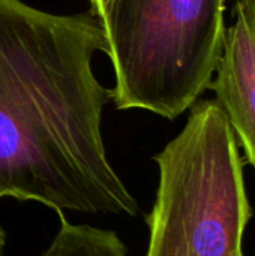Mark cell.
Masks as SVG:
<instances>
[{
	"label": "cell",
	"instance_id": "6da1fadb",
	"mask_svg": "<svg viewBox=\"0 0 255 256\" xmlns=\"http://www.w3.org/2000/svg\"><path fill=\"white\" fill-rule=\"evenodd\" d=\"M96 52L107 54V40L92 12L0 0V201H35L56 213H138L107 156L102 111L111 90L93 72Z\"/></svg>",
	"mask_w": 255,
	"mask_h": 256
},
{
	"label": "cell",
	"instance_id": "7a4b0ae2",
	"mask_svg": "<svg viewBox=\"0 0 255 256\" xmlns=\"http://www.w3.org/2000/svg\"><path fill=\"white\" fill-rule=\"evenodd\" d=\"M155 202L144 256H243L252 218L239 144L216 100H197L183 129L153 158Z\"/></svg>",
	"mask_w": 255,
	"mask_h": 256
},
{
	"label": "cell",
	"instance_id": "3957f363",
	"mask_svg": "<svg viewBox=\"0 0 255 256\" xmlns=\"http://www.w3.org/2000/svg\"><path fill=\"white\" fill-rule=\"evenodd\" d=\"M225 0H107L99 21L117 110L174 120L209 88L225 38Z\"/></svg>",
	"mask_w": 255,
	"mask_h": 256
},
{
	"label": "cell",
	"instance_id": "277c9868",
	"mask_svg": "<svg viewBox=\"0 0 255 256\" xmlns=\"http://www.w3.org/2000/svg\"><path fill=\"white\" fill-rule=\"evenodd\" d=\"M243 150V162L255 171V28L242 0L225 28L222 54L209 86Z\"/></svg>",
	"mask_w": 255,
	"mask_h": 256
},
{
	"label": "cell",
	"instance_id": "5b68a950",
	"mask_svg": "<svg viewBox=\"0 0 255 256\" xmlns=\"http://www.w3.org/2000/svg\"><path fill=\"white\" fill-rule=\"evenodd\" d=\"M59 230L41 256H128L126 244L113 230L71 224L57 213Z\"/></svg>",
	"mask_w": 255,
	"mask_h": 256
},
{
	"label": "cell",
	"instance_id": "8992f818",
	"mask_svg": "<svg viewBox=\"0 0 255 256\" xmlns=\"http://www.w3.org/2000/svg\"><path fill=\"white\" fill-rule=\"evenodd\" d=\"M245 9H246V14L249 16V21L251 24L254 26L255 28V0H242Z\"/></svg>",
	"mask_w": 255,
	"mask_h": 256
},
{
	"label": "cell",
	"instance_id": "52a82bcc",
	"mask_svg": "<svg viewBox=\"0 0 255 256\" xmlns=\"http://www.w3.org/2000/svg\"><path fill=\"white\" fill-rule=\"evenodd\" d=\"M105 3H107V0H90V6H92V10H90V12H92L93 15L99 16V14L102 12Z\"/></svg>",
	"mask_w": 255,
	"mask_h": 256
},
{
	"label": "cell",
	"instance_id": "ba28073f",
	"mask_svg": "<svg viewBox=\"0 0 255 256\" xmlns=\"http://www.w3.org/2000/svg\"><path fill=\"white\" fill-rule=\"evenodd\" d=\"M5 246H6V232L0 226V256H5Z\"/></svg>",
	"mask_w": 255,
	"mask_h": 256
}]
</instances>
